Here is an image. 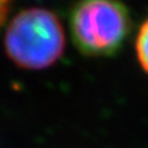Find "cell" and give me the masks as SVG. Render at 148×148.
Wrapping results in <instances>:
<instances>
[{
    "label": "cell",
    "mask_w": 148,
    "mask_h": 148,
    "mask_svg": "<svg viewBox=\"0 0 148 148\" xmlns=\"http://www.w3.org/2000/svg\"><path fill=\"white\" fill-rule=\"evenodd\" d=\"M6 54L24 69H45L63 54L66 37L58 17L46 9L18 12L10 22L5 38Z\"/></svg>",
    "instance_id": "1"
},
{
    "label": "cell",
    "mask_w": 148,
    "mask_h": 148,
    "mask_svg": "<svg viewBox=\"0 0 148 148\" xmlns=\"http://www.w3.org/2000/svg\"><path fill=\"white\" fill-rule=\"evenodd\" d=\"M128 11L117 0H80L72 9L69 26L74 43L88 56H110L130 31Z\"/></svg>",
    "instance_id": "2"
},
{
    "label": "cell",
    "mask_w": 148,
    "mask_h": 148,
    "mask_svg": "<svg viewBox=\"0 0 148 148\" xmlns=\"http://www.w3.org/2000/svg\"><path fill=\"white\" fill-rule=\"evenodd\" d=\"M136 53L142 69L148 74V18L143 22L136 40Z\"/></svg>",
    "instance_id": "3"
},
{
    "label": "cell",
    "mask_w": 148,
    "mask_h": 148,
    "mask_svg": "<svg viewBox=\"0 0 148 148\" xmlns=\"http://www.w3.org/2000/svg\"><path fill=\"white\" fill-rule=\"evenodd\" d=\"M9 4H10V0H0V25L3 24L6 17V14L9 10Z\"/></svg>",
    "instance_id": "4"
}]
</instances>
